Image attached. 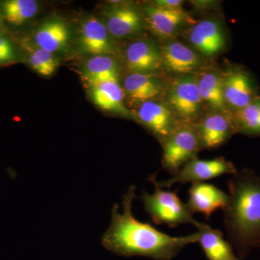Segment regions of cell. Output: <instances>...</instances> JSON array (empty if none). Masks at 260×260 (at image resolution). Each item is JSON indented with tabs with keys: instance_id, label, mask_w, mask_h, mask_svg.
<instances>
[{
	"instance_id": "d6986e66",
	"label": "cell",
	"mask_w": 260,
	"mask_h": 260,
	"mask_svg": "<svg viewBox=\"0 0 260 260\" xmlns=\"http://www.w3.org/2000/svg\"><path fill=\"white\" fill-rule=\"evenodd\" d=\"M88 93L92 102L99 109L122 116L129 115L124 104L125 93L119 80H109L94 85L88 88Z\"/></svg>"
},
{
	"instance_id": "7c38bea8",
	"label": "cell",
	"mask_w": 260,
	"mask_h": 260,
	"mask_svg": "<svg viewBox=\"0 0 260 260\" xmlns=\"http://www.w3.org/2000/svg\"><path fill=\"white\" fill-rule=\"evenodd\" d=\"M124 61L131 73L151 74L162 64L161 49L150 41H135L126 47Z\"/></svg>"
},
{
	"instance_id": "4316f807",
	"label": "cell",
	"mask_w": 260,
	"mask_h": 260,
	"mask_svg": "<svg viewBox=\"0 0 260 260\" xmlns=\"http://www.w3.org/2000/svg\"><path fill=\"white\" fill-rule=\"evenodd\" d=\"M158 8L168 10H177L182 8L184 1L181 0H156L152 3Z\"/></svg>"
},
{
	"instance_id": "9a60e30c",
	"label": "cell",
	"mask_w": 260,
	"mask_h": 260,
	"mask_svg": "<svg viewBox=\"0 0 260 260\" xmlns=\"http://www.w3.org/2000/svg\"><path fill=\"white\" fill-rule=\"evenodd\" d=\"M71 32L62 18H51L46 20L34 32L36 47L55 54L64 51L70 44Z\"/></svg>"
},
{
	"instance_id": "3957f363",
	"label": "cell",
	"mask_w": 260,
	"mask_h": 260,
	"mask_svg": "<svg viewBox=\"0 0 260 260\" xmlns=\"http://www.w3.org/2000/svg\"><path fill=\"white\" fill-rule=\"evenodd\" d=\"M178 190L165 191L155 186L153 194L143 191L141 199L145 211L151 217L154 223L176 228L181 224L196 225L198 220L178 197Z\"/></svg>"
},
{
	"instance_id": "d4e9b609",
	"label": "cell",
	"mask_w": 260,
	"mask_h": 260,
	"mask_svg": "<svg viewBox=\"0 0 260 260\" xmlns=\"http://www.w3.org/2000/svg\"><path fill=\"white\" fill-rule=\"evenodd\" d=\"M28 61L36 73L44 77L54 74L59 65V61L54 54L38 47L30 51Z\"/></svg>"
},
{
	"instance_id": "ac0fdd59",
	"label": "cell",
	"mask_w": 260,
	"mask_h": 260,
	"mask_svg": "<svg viewBox=\"0 0 260 260\" xmlns=\"http://www.w3.org/2000/svg\"><path fill=\"white\" fill-rule=\"evenodd\" d=\"M198 243L208 260H241L233 250L232 244L225 241L223 233L209 225L197 222Z\"/></svg>"
},
{
	"instance_id": "9c48e42d",
	"label": "cell",
	"mask_w": 260,
	"mask_h": 260,
	"mask_svg": "<svg viewBox=\"0 0 260 260\" xmlns=\"http://www.w3.org/2000/svg\"><path fill=\"white\" fill-rule=\"evenodd\" d=\"M138 120L161 143L179 126L171 108L158 100L140 104L137 112Z\"/></svg>"
},
{
	"instance_id": "6da1fadb",
	"label": "cell",
	"mask_w": 260,
	"mask_h": 260,
	"mask_svg": "<svg viewBox=\"0 0 260 260\" xmlns=\"http://www.w3.org/2000/svg\"><path fill=\"white\" fill-rule=\"evenodd\" d=\"M135 186H129L122 198L123 211L115 204L112 221L102 239L104 248L116 255L145 256L155 260H172L185 246L198 242V232L186 237H172L153 225L140 221L133 213Z\"/></svg>"
},
{
	"instance_id": "4fadbf2b",
	"label": "cell",
	"mask_w": 260,
	"mask_h": 260,
	"mask_svg": "<svg viewBox=\"0 0 260 260\" xmlns=\"http://www.w3.org/2000/svg\"><path fill=\"white\" fill-rule=\"evenodd\" d=\"M193 47L205 56H213L226 44L221 25L214 19H205L195 24L189 32Z\"/></svg>"
},
{
	"instance_id": "e0dca14e",
	"label": "cell",
	"mask_w": 260,
	"mask_h": 260,
	"mask_svg": "<svg viewBox=\"0 0 260 260\" xmlns=\"http://www.w3.org/2000/svg\"><path fill=\"white\" fill-rule=\"evenodd\" d=\"M160 49L162 64L175 74H191L201 64L198 54L182 43H168Z\"/></svg>"
},
{
	"instance_id": "30bf717a",
	"label": "cell",
	"mask_w": 260,
	"mask_h": 260,
	"mask_svg": "<svg viewBox=\"0 0 260 260\" xmlns=\"http://www.w3.org/2000/svg\"><path fill=\"white\" fill-rule=\"evenodd\" d=\"M78 44L84 53L91 56L110 55L116 51L112 36L97 17L89 15L80 25Z\"/></svg>"
},
{
	"instance_id": "277c9868",
	"label": "cell",
	"mask_w": 260,
	"mask_h": 260,
	"mask_svg": "<svg viewBox=\"0 0 260 260\" xmlns=\"http://www.w3.org/2000/svg\"><path fill=\"white\" fill-rule=\"evenodd\" d=\"M161 143L162 168L172 175L196 158V154L201 149L196 126L183 123Z\"/></svg>"
},
{
	"instance_id": "44dd1931",
	"label": "cell",
	"mask_w": 260,
	"mask_h": 260,
	"mask_svg": "<svg viewBox=\"0 0 260 260\" xmlns=\"http://www.w3.org/2000/svg\"><path fill=\"white\" fill-rule=\"evenodd\" d=\"M82 78L88 88L109 80H119V68L110 55L91 56L82 70Z\"/></svg>"
},
{
	"instance_id": "484cf974",
	"label": "cell",
	"mask_w": 260,
	"mask_h": 260,
	"mask_svg": "<svg viewBox=\"0 0 260 260\" xmlns=\"http://www.w3.org/2000/svg\"><path fill=\"white\" fill-rule=\"evenodd\" d=\"M18 59V53L11 39L0 32V66L16 62Z\"/></svg>"
},
{
	"instance_id": "603a6c76",
	"label": "cell",
	"mask_w": 260,
	"mask_h": 260,
	"mask_svg": "<svg viewBox=\"0 0 260 260\" xmlns=\"http://www.w3.org/2000/svg\"><path fill=\"white\" fill-rule=\"evenodd\" d=\"M0 10L3 20L19 26L37 15L39 5L35 0H6L0 5Z\"/></svg>"
},
{
	"instance_id": "7402d4cb",
	"label": "cell",
	"mask_w": 260,
	"mask_h": 260,
	"mask_svg": "<svg viewBox=\"0 0 260 260\" xmlns=\"http://www.w3.org/2000/svg\"><path fill=\"white\" fill-rule=\"evenodd\" d=\"M198 78V85L203 102L207 103L214 110L229 112L224 99L223 77L214 71L203 73Z\"/></svg>"
},
{
	"instance_id": "7a4b0ae2",
	"label": "cell",
	"mask_w": 260,
	"mask_h": 260,
	"mask_svg": "<svg viewBox=\"0 0 260 260\" xmlns=\"http://www.w3.org/2000/svg\"><path fill=\"white\" fill-rule=\"evenodd\" d=\"M229 201L224 222L229 243L241 258L260 246V176L243 169L228 181Z\"/></svg>"
},
{
	"instance_id": "5b68a950",
	"label": "cell",
	"mask_w": 260,
	"mask_h": 260,
	"mask_svg": "<svg viewBox=\"0 0 260 260\" xmlns=\"http://www.w3.org/2000/svg\"><path fill=\"white\" fill-rule=\"evenodd\" d=\"M237 172L234 164L225 160L223 157H218L211 160H200L195 158L186 162L177 174L167 180L158 181L155 177H150V179L154 185L162 189H169L177 183L198 184L225 174L234 175Z\"/></svg>"
},
{
	"instance_id": "ba28073f",
	"label": "cell",
	"mask_w": 260,
	"mask_h": 260,
	"mask_svg": "<svg viewBox=\"0 0 260 260\" xmlns=\"http://www.w3.org/2000/svg\"><path fill=\"white\" fill-rule=\"evenodd\" d=\"M222 77L224 99L233 112L244 109L260 97L254 78L244 68H230Z\"/></svg>"
},
{
	"instance_id": "5bb4252c",
	"label": "cell",
	"mask_w": 260,
	"mask_h": 260,
	"mask_svg": "<svg viewBox=\"0 0 260 260\" xmlns=\"http://www.w3.org/2000/svg\"><path fill=\"white\" fill-rule=\"evenodd\" d=\"M229 201V194L208 183L192 184L189 190V199L186 206L191 213L205 214L207 219L215 210L221 208L224 210Z\"/></svg>"
},
{
	"instance_id": "8fae6325",
	"label": "cell",
	"mask_w": 260,
	"mask_h": 260,
	"mask_svg": "<svg viewBox=\"0 0 260 260\" xmlns=\"http://www.w3.org/2000/svg\"><path fill=\"white\" fill-rule=\"evenodd\" d=\"M196 129L201 149L218 148L237 133L232 114L225 113L208 114L200 121Z\"/></svg>"
},
{
	"instance_id": "8992f818",
	"label": "cell",
	"mask_w": 260,
	"mask_h": 260,
	"mask_svg": "<svg viewBox=\"0 0 260 260\" xmlns=\"http://www.w3.org/2000/svg\"><path fill=\"white\" fill-rule=\"evenodd\" d=\"M169 107L183 124H191L199 116L202 100L198 78L193 74L183 75L174 81L168 93Z\"/></svg>"
},
{
	"instance_id": "cb8c5ba5",
	"label": "cell",
	"mask_w": 260,
	"mask_h": 260,
	"mask_svg": "<svg viewBox=\"0 0 260 260\" xmlns=\"http://www.w3.org/2000/svg\"><path fill=\"white\" fill-rule=\"evenodd\" d=\"M237 133L248 136L260 137V97L247 107L232 112Z\"/></svg>"
},
{
	"instance_id": "ffe728a7",
	"label": "cell",
	"mask_w": 260,
	"mask_h": 260,
	"mask_svg": "<svg viewBox=\"0 0 260 260\" xmlns=\"http://www.w3.org/2000/svg\"><path fill=\"white\" fill-rule=\"evenodd\" d=\"M124 93L133 102L142 103L156 100L162 91V82L148 73H130L123 83Z\"/></svg>"
},
{
	"instance_id": "52a82bcc",
	"label": "cell",
	"mask_w": 260,
	"mask_h": 260,
	"mask_svg": "<svg viewBox=\"0 0 260 260\" xmlns=\"http://www.w3.org/2000/svg\"><path fill=\"white\" fill-rule=\"evenodd\" d=\"M103 23L114 39H123L141 31L144 15L133 3L114 2L103 11Z\"/></svg>"
},
{
	"instance_id": "2e32d148",
	"label": "cell",
	"mask_w": 260,
	"mask_h": 260,
	"mask_svg": "<svg viewBox=\"0 0 260 260\" xmlns=\"http://www.w3.org/2000/svg\"><path fill=\"white\" fill-rule=\"evenodd\" d=\"M143 15L150 30L161 38L172 37L189 17L183 8L164 9L155 6L152 3L145 8Z\"/></svg>"
},
{
	"instance_id": "83f0119b",
	"label": "cell",
	"mask_w": 260,
	"mask_h": 260,
	"mask_svg": "<svg viewBox=\"0 0 260 260\" xmlns=\"http://www.w3.org/2000/svg\"><path fill=\"white\" fill-rule=\"evenodd\" d=\"M3 20H3V15H2L1 10H0V28H1L2 25H3Z\"/></svg>"
}]
</instances>
